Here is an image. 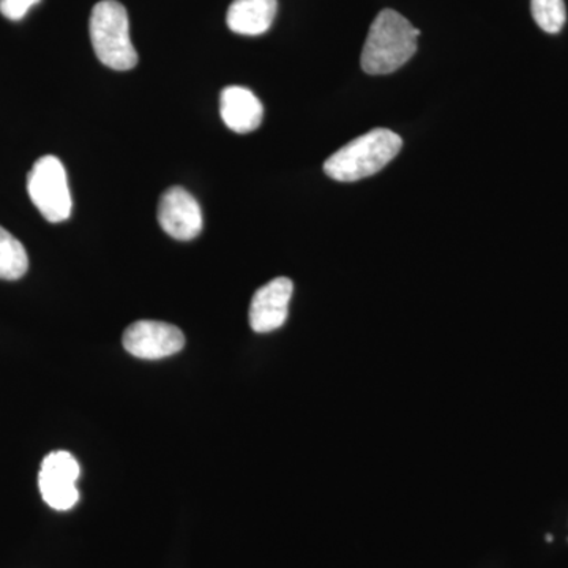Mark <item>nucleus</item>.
Listing matches in <instances>:
<instances>
[{"label": "nucleus", "instance_id": "nucleus-1", "mask_svg": "<svg viewBox=\"0 0 568 568\" xmlns=\"http://www.w3.org/2000/svg\"><path fill=\"white\" fill-rule=\"evenodd\" d=\"M420 31L398 11L377 14L362 51V69L368 74H388L402 69L417 52Z\"/></svg>", "mask_w": 568, "mask_h": 568}, {"label": "nucleus", "instance_id": "nucleus-2", "mask_svg": "<svg viewBox=\"0 0 568 568\" xmlns=\"http://www.w3.org/2000/svg\"><path fill=\"white\" fill-rule=\"evenodd\" d=\"M403 141L387 129H376L336 151L324 171L338 182H357L379 173L402 151Z\"/></svg>", "mask_w": 568, "mask_h": 568}, {"label": "nucleus", "instance_id": "nucleus-3", "mask_svg": "<svg viewBox=\"0 0 568 568\" xmlns=\"http://www.w3.org/2000/svg\"><path fill=\"white\" fill-rule=\"evenodd\" d=\"M91 40L97 58L112 70H132L138 52L130 39L129 14L115 0H102L91 14Z\"/></svg>", "mask_w": 568, "mask_h": 568}, {"label": "nucleus", "instance_id": "nucleus-4", "mask_svg": "<svg viewBox=\"0 0 568 568\" xmlns=\"http://www.w3.org/2000/svg\"><path fill=\"white\" fill-rule=\"evenodd\" d=\"M28 192L33 205L50 223H62L70 219L71 194L69 179L58 156H41L28 175Z\"/></svg>", "mask_w": 568, "mask_h": 568}, {"label": "nucleus", "instance_id": "nucleus-5", "mask_svg": "<svg viewBox=\"0 0 568 568\" xmlns=\"http://www.w3.org/2000/svg\"><path fill=\"white\" fill-rule=\"evenodd\" d=\"M80 465L69 452H52L41 463L39 487L41 497L51 508L59 511L77 506L80 491L77 480L80 478Z\"/></svg>", "mask_w": 568, "mask_h": 568}, {"label": "nucleus", "instance_id": "nucleus-6", "mask_svg": "<svg viewBox=\"0 0 568 568\" xmlns=\"http://www.w3.org/2000/svg\"><path fill=\"white\" fill-rule=\"evenodd\" d=\"M122 339L130 354L144 361L170 357L185 346L181 328L160 321H138L126 328Z\"/></svg>", "mask_w": 568, "mask_h": 568}, {"label": "nucleus", "instance_id": "nucleus-7", "mask_svg": "<svg viewBox=\"0 0 568 568\" xmlns=\"http://www.w3.org/2000/svg\"><path fill=\"white\" fill-rule=\"evenodd\" d=\"M159 223L171 237L192 241L203 231V212L192 193L182 186H171L160 200Z\"/></svg>", "mask_w": 568, "mask_h": 568}, {"label": "nucleus", "instance_id": "nucleus-8", "mask_svg": "<svg viewBox=\"0 0 568 568\" xmlns=\"http://www.w3.org/2000/svg\"><path fill=\"white\" fill-rule=\"evenodd\" d=\"M294 284L286 276H278L260 287L250 305V325L257 334H268L282 327L287 320Z\"/></svg>", "mask_w": 568, "mask_h": 568}, {"label": "nucleus", "instance_id": "nucleus-9", "mask_svg": "<svg viewBox=\"0 0 568 568\" xmlns=\"http://www.w3.org/2000/svg\"><path fill=\"white\" fill-rule=\"evenodd\" d=\"M220 114L234 133H252L261 125L264 106L250 89L241 85L224 88L220 95Z\"/></svg>", "mask_w": 568, "mask_h": 568}, {"label": "nucleus", "instance_id": "nucleus-10", "mask_svg": "<svg viewBox=\"0 0 568 568\" xmlns=\"http://www.w3.org/2000/svg\"><path fill=\"white\" fill-rule=\"evenodd\" d=\"M276 0H234L227 10V28L239 36H263L276 17Z\"/></svg>", "mask_w": 568, "mask_h": 568}, {"label": "nucleus", "instance_id": "nucleus-11", "mask_svg": "<svg viewBox=\"0 0 568 568\" xmlns=\"http://www.w3.org/2000/svg\"><path fill=\"white\" fill-rule=\"evenodd\" d=\"M29 268L24 245L0 226V278L20 280Z\"/></svg>", "mask_w": 568, "mask_h": 568}, {"label": "nucleus", "instance_id": "nucleus-12", "mask_svg": "<svg viewBox=\"0 0 568 568\" xmlns=\"http://www.w3.org/2000/svg\"><path fill=\"white\" fill-rule=\"evenodd\" d=\"M534 20L547 33H559L567 21L564 0H530Z\"/></svg>", "mask_w": 568, "mask_h": 568}, {"label": "nucleus", "instance_id": "nucleus-13", "mask_svg": "<svg viewBox=\"0 0 568 568\" xmlns=\"http://www.w3.org/2000/svg\"><path fill=\"white\" fill-rule=\"evenodd\" d=\"M40 0H0V13L10 21H20Z\"/></svg>", "mask_w": 568, "mask_h": 568}]
</instances>
